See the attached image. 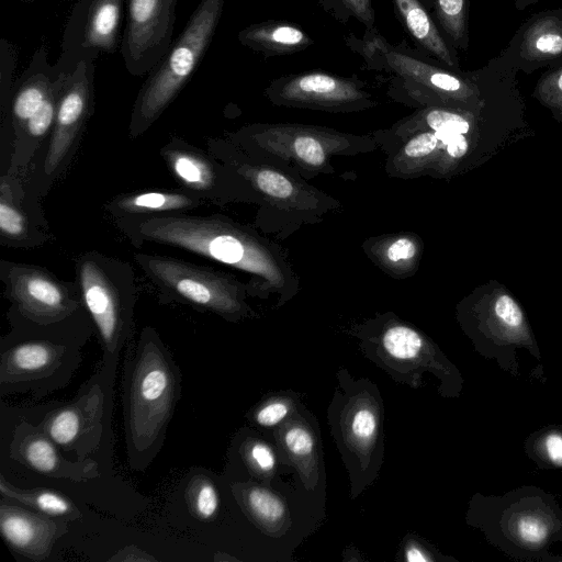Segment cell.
<instances>
[{
  "label": "cell",
  "instance_id": "5bb4252c",
  "mask_svg": "<svg viewBox=\"0 0 562 562\" xmlns=\"http://www.w3.org/2000/svg\"><path fill=\"white\" fill-rule=\"evenodd\" d=\"M276 105L328 113H353L379 104L367 82L357 76H339L321 69L284 75L265 88Z\"/></svg>",
  "mask_w": 562,
  "mask_h": 562
},
{
  "label": "cell",
  "instance_id": "60d3db41",
  "mask_svg": "<svg viewBox=\"0 0 562 562\" xmlns=\"http://www.w3.org/2000/svg\"><path fill=\"white\" fill-rule=\"evenodd\" d=\"M22 2H33L34 0H20Z\"/></svg>",
  "mask_w": 562,
  "mask_h": 562
},
{
  "label": "cell",
  "instance_id": "6da1fadb",
  "mask_svg": "<svg viewBox=\"0 0 562 562\" xmlns=\"http://www.w3.org/2000/svg\"><path fill=\"white\" fill-rule=\"evenodd\" d=\"M135 248L144 243L179 248L249 276L252 297L274 296L277 306L300 291V278L288 251L255 225L222 215L169 214L148 218L125 235Z\"/></svg>",
  "mask_w": 562,
  "mask_h": 562
},
{
  "label": "cell",
  "instance_id": "e575fe53",
  "mask_svg": "<svg viewBox=\"0 0 562 562\" xmlns=\"http://www.w3.org/2000/svg\"><path fill=\"white\" fill-rule=\"evenodd\" d=\"M532 97L549 109L555 117L562 119V63L541 74Z\"/></svg>",
  "mask_w": 562,
  "mask_h": 562
},
{
  "label": "cell",
  "instance_id": "d590c367",
  "mask_svg": "<svg viewBox=\"0 0 562 562\" xmlns=\"http://www.w3.org/2000/svg\"><path fill=\"white\" fill-rule=\"evenodd\" d=\"M288 452L297 463L311 462L314 457V439L308 429L301 425H293L285 429L282 436Z\"/></svg>",
  "mask_w": 562,
  "mask_h": 562
},
{
  "label": "cell",
  "instance_id": "7c38bea8",
  "mask_svg": "<svg viewBox=\"0 0 562 562\" xmlns=\"http://www.w3.org/2000/svg\"><path fill=\"white\" fill-rule=\"evenodd\" d=\"M113 389L114 384L98 370L72 401L48 412L37 427L61 451L74 452L76 460L90 458L110 430Z\"/></svg>",
  "mask_w": 562,
  "mask_h": 562
},
{
  "label": "cell",
  "instance_id": "8d00e7d4",
  "mask_svg": "<svg viewBox=\"0 0 562 562\" xmlns=\"http://www.w3.org/2000/svg\"><path fill=\"white\" fill-rule=\"evenodd\" d=\"M245 458L250 468L260 474L271 473L276 459L269 446L262 442H251L245 448Z\"/></svg>",
  "mask_w": 562,
  "mask_h": 562
},
{
  "label": "cell",
  "instance_id": "8992f818",
  "mask_svg": "<svg viewBox=\"0 0 562 562\" xmlns=\"http://www.w3.org/2000/svg\"><path fill=\"white\" fill-rule=\"evenodd\" d=\"M225 137L247 154L286 167L307 181L321 175H334L333 157L378 149L370 134L289 122L246 124Z\"/></svg>",
  "mask_w": 562,
  "mask_h": 562
},
{
  "label": "cell",
  "instance_id": "7402d4cb",
  "mask_svg": "<svg viewBox=\"0 0 562 562\" xmlns=\"http://www.w3.org/2000/svg\"><path fill=\"white\" fill-rule=\"evenodd\" d=\"M69 520L53 517L30 507L0 504V531L8 546L24 558L42 562L55 542L65 536Z\"/></svg>",
  "mask_w": 562,
  "mask_h": 562
},
{
  "label": "cell",
  "instance_id": "5b68a950",
  "mask_svg": "<svg viewBox=\"0 0 562 562\" xmlns=\"http://www.w3.org/2000/svg\"><path fill=\"white\" fill-rule=\"evenodd\" d=\"M207 151L238 172L255 194V227L281 241L304 225L319 224L341 207L334 196L295 171L247 154L226 137L206 138Z\"/></svg>",
  "mask_w": 562,
  "mask_h": 562
},
{
  "label": "cell",
  "instance_id": "7a4b0ae2",
  "mask_svg": "<svg viewBox=\"0 0 562 562\" xmlns=\"http://www.w3.org/2000/svg\"><path fill=\"white\" fill-rule=\"evenodd\" d=\"M345 43L381 76L391 100L413 109L479 110L517 72L498 56L476 70L453 69L405 42L390 43L376 27L361 37L348 34Z\"/></svg>",
  "mask_w": 562,
  "mask_h": 562
},
{
  "label": "cell",
  "instance_id": "ab89813d",
  "mask_svg": "<svg viewBox=\"0 0 562 562\" xmlns=\"http://www.w3.org/2000/svg\"><path fill=\"white\" fill-rule=\"evenodd\" d=\"M540 1L541 0H513L515 8L520 11H522Z\"/></svg>",
  "mask_w": 562,
  "mask_h": 562
},
{
  "label": "cell",
  "instance_id": "4fadbf2b",
  "mask_svg": "<svg viewBox=\"0 0 562 562\" xmlns=\"http://www.w3.org/2000/svg\"><path fill=\"white\" fill-rule=\"evenodd\" d=\"M0 280L9 308L38 324L66 319L85 307L76 281L63 280L41 266L1 259Z\"/></svg>",
  "mask_w": 562,
  "mask_h": 562
},
{
  "label": "cell",
  "instance_id": "74e56055",
  "mask_svg": "<svg viewBox=\"0 0 562 562\" xmlns=\"http://www.w3.org/2000/svg\"><path fill=\"white\" fill-rule=\"evenodd\" d=\"M289 406L285 402L277 401L266 404L255 414L257 424L270 427L280 423L288 414Z\"/></svg>",
  "mask_w": 562,
  "mask_h": 562
},
{
  "label": "cell",
  "instance_id": "e0dca14e",
  "mask_svg": "<svg viewBox=\"0 0 562 562\" xmlns=\"http://www.w3.org/2000/svg\"><path fill=\"white\" fill-rule=\"evenodd\" d=\"M178 0H126L121 54L130 75L149 74L172 45Z\"/></svg>",
  "mask_w": 562,
  "mask_h": 562
},
{
  "label": "cell",
  "instance_id": "f546056e",
  "mask_svg": "<svg viewBox=\"0 0 562 562\" xmlns=\"http://www.w3.org/2000/svg\"><path fill=\"white\" fill-rule=\"evenodd\" d=\"M469 9L470 0H434L437 23L457 50L469 48Z\"/></svg>",
  "mask_w": 562,
  "mask_h": 562
},
{
  "label": "cell",
  "instance_id": "2e32d148",
  "mask_svg": "<svg viewBox=\"0 0 562 562\" xmlns=\"http://www.w3.org/2000/svg\"><path fill=\"white\" fill-rule=\"evenodd\" d=\"M124 0H78L66 21L56 65L70 74L82 61L119 48Z\"/></svg>",
  "mask_w": 562,
  "mask_h": 562
},
{
  "label": "cell",
  "instance_id": "cb8c5ba5",
  "mask_svg": "<svg viewBox=\"0 0 562 562\" xmlns=\"http://www.w3.org/2000/svg\"><path fill=\"white\" fill-rule=\"evenodd\" d=\"M362 249L371 262L387 276L406 279L418 271L424 241L413 232L387 233L367 238Z\"/></svg>",
  "mask_w": 562,
  "mask_h": 562
},
{
  "label": "cell",
  "instance_id": "ffe728a7",
  "mask_svg": "<svg viewBox=\"0 0 562 562\" xmlns=\"http://www.w3.org/2000/svg\"><path fill=\"white\" fill-rule=\"evenodd\" d=\"M9 456L25 468L50 477L81 482L100 476L97 461L91 458H65L59 447L30 422H20L14 426Z\"/></svg>",
  "mask_w": 562,
  "mask_h": 562
},
{
  "label": "cell",
  "instance_id": "52a82bcc",
  "mask_svg": "<svg viewBox=\"0 0 562 562\" xmlns=\"http://www.w3.org/2000/svg\"><path fill=\"white\" fill-rule=\"evenodd\" d=\"M75 276L102 349L99 370L114 384L121 353L134 339L135 271L127 261L88 250L75 259Z\"/></svg>",
  "mask_w": 562,
  "mask_h": 562
},
{
  "label": "cell",
  "instance_id": "30bf717a",
  "mask_svg": "<svg viewBox=\"0 0 562 562\" xmlns=\"http://www.w3.org/2000/svg\"><path fill=\"white\" fill-rule=\"evenodd\" d=\"M95 63L82 61L68 75L52 133L40 160L32 164L25 180L29 199L36 205L69 167L94 112Z\"/></svg>",
  "mask_w": 562,
  "mask_h": 562
},
{
  "label": "cell",
  "instance_id": "44dd1931",
  "mask_svg": "<svg viewBox=\"0 0 562 562\" xmlns=\"http://www.w3.org/2000/svg\"><path fill=\"white\" fill-rule=\"evenodd\" d=\"M49 239L47 222L40 205L29 199L24 178L3 172L0 178V244L33 249Z\"/></svg>",
  "mask_w": 562,
  "mask_h": 562
},
{
  "label": "cell",
  "instance_id": "9c48e42d",
  "mask_svg": "<svg viewBox=\"0 0 562 562\" xmlns=\"http://www.w3.org/2000/svg\"><path fill=\"white\" fill-rule=\"evenodd\" d=\"M133 258L164 304L187 305L233 323L255 314L247 282L233 274L170 256L135 252Z\"/></svg>",
  "mask_w": 562,
  "mask_h": 562
},
{
  "label": "cell",
  "instance_id": "277c9868",
  "mask_svg": "<svg viewBox=\"0 0 562 562\" xmlns=\"http://www.w3.org/2000/svg\"><path fill=\"white\" fill-rule=\"evenodd\" d=\"M7 318L10 329L0 339V395L41 398L66 387L95 334L86 307L50 324L29 321L11 308Z\"/></svg>",
  "mask_w": 562,
  "mask_h": 562
},
{
  "label": "cell",
  "instance_id": "ac0fdd59",
  "mask_svg": "<svg viewBox=\"0 0 562 562\" xmlns=\"http://www.w3.org/2000/svg\"><path fill=\"white\" fill-rule=\"evenodd\" d=\"M498 57L517 72L562 63V8L538 12L516 31Z\"/></svg>",
  "mask_w": 562,
  "mask_h": 562
},
{
  "label": "cell",
  "instance_id": "d6a6232c",
  "mask_svg": "<svg viewBox=\"0 0 562 562\" xmlns=\"http://www.w3.org/2000/svg\"><path fill=\"white\" fill-rule=\"evenodd\" d=\"M186 501L192 516L201 521L213 520L220 506L215 484L205 474H196L189 481Z\"/></svg>",
  "mask_w": 562,
  "mask_h": 562
},
{
  "label": "cell",
  "instance_id": "83f0119b",
  "mask_svg": "<svg viewBox=\"0 0 562 562\" xmlns=\"http://www.w3.org/2000/svg\"><path fill=\"white\" fill-rule=\"evenodd\" d=\"M340 425L346 446L359 454L370 452L379 432V414L373 404L359 400L347 408Z\"/></svg>",
  "mask_w": 562,
  "mask_h": 562
},
{
  "label": "cell",
  "instance_id": "4dcf8cb0",
  "mask_svg": "<svg viewBox=\"0 0 562 562\" xmlns=\"http://www.w3.org/2000/svg\"><path fill=\"white\" fill-rule=\"evenodd\" d=\"M238 495L248 513L263 527H278L284 520L285 507L270 491L256 485L237 486Z\"/></svg>",
  "mask_w": 562,
  "mask_h": 562
},
{
  "label": "cell",
  "instance_id": "8fae6325",
  "mask_svg": "<svg viewBox=\"0 0 562 562\" xmlns=\"http://www.w3.org/2000/svg\"><path fill=\"white\" fill-rule=\"evenodd\" d=\"M458 311L460 323L476 349L485 357L495 359L504 370L516 375V352L520 349L540 359L526 314L502 285L484 290L475 300L469 297L460 303Z\"/></svg>",
  "mask_w": 562,
  "mask_h": 562
},
{
  "label": "cell",
  "instance_id": "f1b7e54d",
  "mask_svg": "<svg viewBox=\"0 0 562 562\" xmlns=\"http://www.w3.org/2000/svg\"><path fill=\"white\" fill-rule=\"evenodd\" d=\"M553 520L544 512L525 509L513 512L507 520L508 533L518 544L538 550L548 544L553 533Z\"/></svg>",
  "mask_w": 562,
  "mask_h": 562
},
{
  "label": "cell",
  "instance_id": "4316f807",
  "mask_svg": "<svg viewBox=\"0 0 562 562\" xmlns=\"http://www.w3.org/2000/svg\"><path fill=\"white\" fill-rule=\"evenodd\" d=\"M0 495L4 501H11L30 507L40 513L65 518L69 521L79 520L80 509L63 494L47 488L23 490L8 482L0 475Z\"/></svg>",
  "mask_w": 562,
  "mask_h": 562
},
{
  "label": "cell",
  "instance_id": "9a60e30c",
  "mask_svg": "<svg viewBox=\"0 0 562 562\" xmlns=\"http://www.w3.org/2000/svg\"><path fill=\"white\" fill-rule=\"evenodd\" d=\"M159 155L179 188L209 206L255 204L249 183L207 150L173 136L159 149Z\"/></svg>",
  "mask_w": 562,
  "mask_h": 562
},
{
  "label": "cell",
  "instance_id": "1f68e13d",
  "mask_svg": "<svg viewBox=\"0 0 562 562\" xmlns=\"http://www.w3.org/2000/svg\"><path fill=\"white\" fill-rule=\"evenodd\" d=\"M526 452L539 467L562 469V426L533 432L526 441Z\"/></svg>",
  "mask_w": 562,
  "mask_h": 562
},
{
  "label": "cell",
  "instance_id": "f35d334b",
  "mask_svg": "<svg viewBox=\"0 0 562 562\" xmlns=\"http://www.w3.org/2000/svg\"><path fill=\"white\" fill-rule=\"evenodd\" d=\"M405 559L408 561V562H413V561H423V562H426V561H431L432 559L429 558L427 554H425V552L423 550H420L419 548L417 547H409L406 549V552H405Z\"/></svg>",
  "mask_w": 562,
  "mask_h": 562
},
{
  "label": "cell",
  "instance_id": "603a6c76",
  "mask_svg": "<svg viewBox=\"0 0 562 562\" xmlns=\"http://www.w3.org/2000/svg\"><path fill=\"white\" fill-rule=\"evenodd\" d=\"M199 198L178 190H148L120 193L109 200L103 209L114 225L126 235L142 222L161 215L188 213L206 207Z\"/></svg>",
  "mask_w": 562,
  "mask_h": 562
},
{
  "label": "cell",
  "instance_id": "484cf974",
  "mask_svg": "<svg viewBox=\"0 0 562 562\" xmlns=\"http://www.w3.org/2000/svg\"><path fill=\"white\" fill-rule=\"evenodd\" d=\"M238 42L266 58L292 55L314 44L313 38L299 25L283 20L252 23L237 34Z\"/></svg>",
  "mask_w": 562,
  "mask_h": 562
},
{
  "label": "cell",
  "instance_id": "d6986e66",
  "mask_svg": "<svg viewBox=\"0 0 562 562\" xmlns=\"http://www.w3.org/2000/svg\"><path fill=\"white\" fill-rule=\"evenodd\" d=\"M368 324L378 331L380 346L386 356L404 364L431 369L445 384H450L457 396L462 387L458 370L423 333L391 312L369 321Z\"/></svg>",
  "mask_w": 562,
  "mask_h": 562
},
{
  "label": "cell",
  "instance_id": "3957f363",
  "mask_svg": "<svg viewBox=\"0 0 562 562\" xmlns=\"http://www.w3.org/2000/svg\"><path fill=\"white\" fill-rule=\"evenodd\" d=\"M181 372L151 326L124 350L122 414L126 457L133 471H145L157 457L181 395Z\"/></svg>",
  "mask_w": 562,
  "mask_h": 562
},
{
  "label": "cell",
  "instance_id": "836d02e7",
  "mask_svg": "<svg viewBox=\"0 0 562 562\" xmlns=\"http://www.w3.org/2000/svg\"><path fill=\"white\" fill-rule=\"evenodd\" d=\"M318 3L326 13L342 24L355 19L366 30L375 27L373 0H318Z\"/></svg>",
  "mask_w": 562,
  "mask_h": 562
},
{
  "label": "cell",
  "instance_id": "d4e9b609",
  "mask_svg": "<svg viewBox=\"0 0 562 562\" xmlns=\"http://www.w3.org/2000/svg\"><path fill=\"white\" fill-rule=\"evenodd\" d=\"M417 49L453 69H461L458 50L448 42L420 0H391Z\"/></svg>",
  "mask_w": 562,
  "mask_h": 562
},
{
  "label": "cell",
  "instance_id": "ba28073f",
  "mask_svg": "<svg viewBox=\"0 0 562 562\" xmlns=\"http://www.w3.org/2000/svg\"><path fill=\"white\" fill-rule=\"evenodd\" d=\"M225 0H200L184 29L142 85L131 113L128 136L148 131L193 76L209 49Z\"/></svg>",
  "mask_w": 562,
  "mask_h": 562
}]
</instances>
